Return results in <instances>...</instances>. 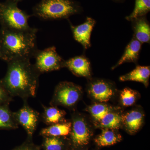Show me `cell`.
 Instances as JSON below:
<instances>
[{"instance_id": "23", "label": "cell", "mask_w": 150, "mask_h": 150, "mask_svg": "<svg viewBox=\"0 0 150 150\" xmlns=\"http://www.w3.org/2000/svg\"><path fill=\"white\" fill-rule=\"evenodd\" d=\"M121 103L124 106H131L136 102L137 98V93L129 88H125L120 94Z\"/></svg>"}, {"instance_id": "26", "label": "cell", "mask_w": 150, "mask_h": 150, "mask_svg": "<svg viewBox=\"0 0 150 150\" xmlns=\"http://www.w3.org/2000/svg\"><path fill=\"white\" fill-rule=\"evenodd\" d=\"M14 150H38V149L31 145H23L15 149Z\"/></svg>"}, {"instance_id": "22", "label": "cell", "mask_w": 150, "mask_h": 150, "mask_svg": "<svg viewBox=\"0 0 150 150\" xmlns=\"http://www.w3.org/2000/svg\"><path fill=\"white\" fill-rule=\"evenodd\" d=\"M89 111L95 119L99 121L110 110L106 105L96 103L90 106Z\"/></svg>"}, {"instance_id": "19", "label": "cell", "mask_w": 150, "mask_h": 150, "mask_svg": "<svg viewBox=\"0 0 150 150\" xmlns=\"http://www.w3.org/2000/svg\"><path fill=\"white\" fill-rule=\"evenodd\" d=\"M121 136L112 129L103 130L95 139V142L99 146H107L118 143L121 140Z\"/></svg>"}, {"instance_id": "27", "label": "cell", "mask_w": 150, "mask_h": 150, "mask_svg": "<svg viewBox=\"0 0 150 150\" xmlns=\"http://www.w3.org/2000/svg\"><path fill=\"white\" fill-rule=\"evenodd\" d=\"M115 2H121L123 1L124 0H112Z\"/></svg>"}, {"instance_id": "18", "label": "cell", "mask_w": 150, "mask_h": 150, "mask_svg": "<svg viewBox=\"0 0 150 150\" xmlns=\"http://www.w3.org/2000/svg\"><path fill=\"white\" fill-rule=\"evenodd\" d=\"M43 112L42 115V120L48 126L64 122L66 112L55 106L46 107L43 106Z\"/></svg>"}, {"instance_id": "1", "label": "cell", "mask_w": 150, "mask_h": 150, "mask_svg": "<svg viewBox=\"0 0 150 150\" xmlns=\"http://www.w3.org/2000/svg\"><path fill=\"white\" fill-rule=\"evenodd\" d=\"M8 63L6 74L1 81L11 96L23 100L35 97L40 74L30 59H17Z\"/></svg>"}, {"instance_id": "21", "label": "cell", "mask_w": 150, "mask_h": 150, "mask_svg": "<svg viewBox=\"0 0 150 150\" xmlns=\"http://www.w3.org/2000/svg\"><path fill=\"white\" fill-rule=\"evenodd\" d=\"M150 11V0H135L133 12L126 18L129 21L140 17L146 16Z\"/></svg>"}, {"instance_id": "4", "label": "cell", "mask_w": 150, "mask_h": 150, "mask_svg": "<svg viewBox=\"0 0 150 150\" xmlns=\"http://www.w3.org/2000/svg\"><path fill=\"white\" fill-rule=\"evenodd\" d=\"M17 2L10 0L0 7V18L5 28L15 30L30 29L28 19L30 16L18 7Z\"/></svg>"}, {"instance_id": "16", "label": "cell", "mask_w": 150, "mask_h": 150, "mask_svg": "<svg viewBox=\"0 0 150 150\" xmlns=\"http://www.w3.org/2000/svg\"><path fill=\"white\" fill-rule=\"evenodd\" d=\"M71 127V122L64 121L42 129L40 134L46 137H65L70 134Z\"/></svg>"}, {"instance_id": "20", "label": "cell", "mask_w": 150, "mask_h": 150, "mask_svg": "<svg viewBox=\"0 0 150 150\" xmlns=\"http://www.w3.org/2000/svg\"><path fill=\"white\" fill-rule=\"evenodd\" d=\"M100 126L104 129H119L122 123L121 116L118 113L110 111L99 121Z\"/></svg>"}, {"instance_id": "28", "label": "cell", "mask_w": 150, "mask_h": 150, "mask_svg": "<svg viewBox=\"0 0 150 150\" xmlns=\"http://www.w3.org/2000/svg\"><path fill=\"white\" fill-rule=\"evenodd\" d=\"M12 1H14L16 2H18L19 1H21V0H12Z\"/></svg>"}, {"instance_id": "9", "label": "cell", "mask_w": 150, "mask_h": 150, "mask_svg": "<svg viewBox=\"0 0 150 150\" xmlns=\"http://www.w3.org/2000/svg\"><path fill=\"white\" fill-rule=\"evenodd\" d=\"M96 21L90 17H87L82 24L74 26L70 23L73 36L75 40L81 43L85 49L90 47L91 36Z\"/></svg>"}, {"instance_id": "6", "label": "cell", "mask_w": 150, "mask_h": 150, "mask_svg": "<svg viewBox=\"0 0 150 150\" xmlns=\"http://www.w3.org/2000/svg\"><path fill=\"white\" fill-rule=\"evenodd\" d=\"M34 57V66L40 74L57 71L64 67L65 61L58 54L54 46L38 50Z\"/></svg>"}, {"instance_id": "12", "label": "cell", "mask_w": 150, "mask_h": 150, "mask_svg": "<svg viewBox=\"0 0 150 150\" xmlns=\"http://www.w3.org/2000/svg\"><path fill=\"white\" fill-rule=\"evenodd\" d=\"M134 38L140 43H150V25L146 16L140 17L131 21Z\"/></svg>"}, {"instance_id": "7", "label": "cell", "mask_w": 150, "mask_h": 150, "mask_svg": "<svg viewBox=\"0 0 150 150\" xmlns=\"http://www.w3.org/2000/svg\"><path fill=\"white\" fill-rule=\"evenodd\" d=\"M14 114L19 125L24 128L28 137L31 138L40 119L39 112L30 107L27 103H25L23 106Z\"/></svg>"}, {"instance_id": "10", "label": "cell", "mask_w": 150, "mask_h": 150, "mask_svg": "<svg viewBox=\"0 0 150 150\" xmlns=\"http://www.w3.org/2000/svg\"><path fill=\"white\" fill-rule=\"evenodd\" d=\"M88 91L93 98L100 102L109 101L114 93L111 83L100 79L91 83L89 86Z\"/></svg>"}, {"instance_id": "25", "label": "cell", "mask_w": 150, "mask_h": 150, "mask_svg": "<svg viewBox=\"0 0 150 150\" xmlns=\"http://www.w3.org/2000/svg\"><path fill=\"white\" fill-rule=\"evenodd\" d=\"M12 100V97L7 90L2 81H0V105L9 104Z\"/></svg>"}, {"instance_id": "5", "label": "cell", "mask_w": 150, "mask_h": 150, "mask_svg": "<svg viewBox=\"0 0 150 150\" xmlns=\"http://www.w3.org/2000/svg\"><path fill=\"white\" fill-rule=\"evenodd\" d=\"M81 93L79 86L70 82H62L56 86L50 104L72 107L79 101Z\"/></svg>"}, {"instance_id": "17", "label": "cell", "mask_w": 150, "mask_h": 150, "mask_svg": "<svg viewBox=\"0 0 150 150\" xmlns=\"http://www.w3.org/2000/svg\"><path fill=\"white\" fill-rule=\"evenodd\" d=\"M9 105H0V130H13L18 128L19 124Z\"/></svg>"}, {"instance_id": "24", "label": "cell", "mask_w": 150, "mask_h": 150, "mask_svg": "<svg viewBox=\"0 0 150 150\" xmlns=\"http://www.w3.org/2000/svg\"><path fill=\"white\" fill-rule=\"evenodd\" d=\"M46 150H63L64 144L58 137H46L43 143Z\"/></svg>"}, {"instance_id": "14", "label": "cell", "mask_w": 150, "mask_h": 150, "mask_svg": "<svg viewBox=\"0 0 150 150\" xmlns=\"http://www.w3.org/2000/svg\"><path fill=\"white\" fill-rule=\"evenodd\" d=\"M121 121L126 130L134 134L139 130L143 124L144 115L139 110H131L121 116Z\"/></svg>"}, {"instance_id": "11", "label": "cell", "mask_w": 150, "mask_h": 150, "mask_svg": "<svg viewBox=\"0 0 150 150\" xmlns=\"http://www.w3.org/2000/svg\"><path fill=\"white\" fill-rule=\"evenodd\" d=\"M64 67L78 76L88 77L91 76L90 63L86 56H77L71 58L65 61Z\"/></svg>"}, {"instance_id": "13", "label": "cell", "mask_w": 150, "mask_h": 150, "mask_svg": "<svg viewBox=\"0 0 150 150\" xmlns=\"http://www.w3.org/2000/svg\"><path fill=\"white\" fill-rule=\"evenodd\" d=\"M142 47V43L133 37L126 46L121 59L116 65L112 67V69L126 62L136 63L139 59Z\"/></svg>"}, {"instance_id": "8", "label": "cell", "mask_w": 150, "mask_h": 150, "mask_svg": "<svg viewBox=\"0 0 150 150\" xmlns=\"http://www.w3.org/2000/svg\"><path fill=\"white\" fill-rule=\"evenodd\" d=\"M70 134L71 142L76 147L88 144L91 136V132L84 119L77 116L73 118Z\"/></svg>"}, {"instance_id": "3", "label": "cell", "mask_w": 150, "mask_h": 150, "mask_svg": "<svg viewBox=\"0 0 150 150\" xmlns=\"http://www.w3.org/2000/svg\"><path fill=\"white\" fill-rule=\"evenodd\" d=\"M33 15L45 20L69 18L79 13L82 8L73 0H41L33 8Z\"/></svg>"}, {"instance_id": "2", "label": "cell", "mask_w": 150, "mask_h": 150, "mask_svg": "<svg viewBox=\"0 0 150 150\" xmlns=\"http://www.w3.org/2000/svg\"><path fill=\"white\" fill-rule=\"evenodd\" d=\"M37 28L15 30L5 28L1 38V49L3 58L9 62L20 59H30L38 49Z\"/></svg>"}, {"instance_id": "15", "label": "cell", "mask_w": 150, "mask_h": 150, "mask_svg": "<svg viewBox=\"0 0 150 150\" xmlns=\"http://www.w3.org/2000/svg\"><path fill=\"white\" fill-rule=\"evenodd\" d=\"M150 68L149 66H137L131 72L121 76L119 79L122 81H134L144 84L146 87L149 83Z\"/></svg>"}]
</instances>
